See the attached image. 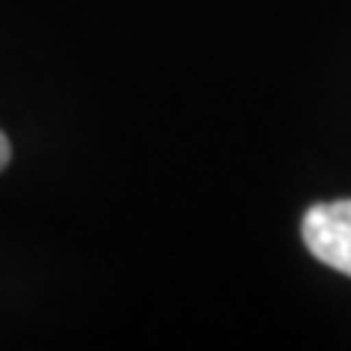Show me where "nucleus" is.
Masks as SVG:
<instances>
[{"label":"nucleus","mask_w":351,"mask_h":351,"mask_svg":"<svg viewBox=\"0 0 351 351\" xmlns=\"http://www.w3.org/2000/svg\"><path fill=\"white\" fill-rule=\"evenodd\" d=\"M302 244L319 263L351 276V199L313 205L302 218Z\"/></svg>","instance_id":"nucleus-1"},{"label":"nucleus","mask_w":351,"mask_h":351,"mask_svg":"<svg viewBox=\"0 0 351 351\" xmlns=\"http://www.w3.org/2000/svg\"><path fill=\"white\" fill-rule=\"evenodd\" d=\"M7 163H10V140L3 137V130H0V173L7 169Z\"/></svg>","instance_id":"nucleus-2"}]
</instances>
